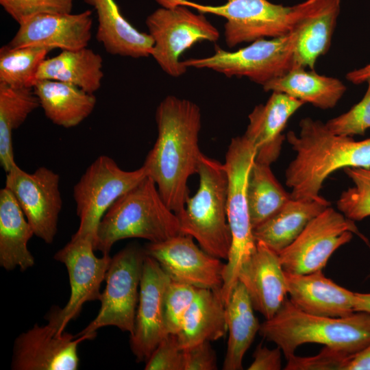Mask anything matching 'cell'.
I'll use <instances>...</instances> for the list:
<instances>
[{"label": "cell", "mask_w": 370, "mask_h": 370, "mask_svg": "<svg viewBox=\"0 0 370 370\" xmlns=\"http://www.w3.org/2000/svg\"><path fill=\"white\" fill-rule=\"evenodd\" d=\"M343 170L354 186L341 194L337 208L346 218L361 221L370 216V169L346 167Z\"/></svg>", "instance_id": "obj_34"}, {"label": "cell", "mask_w": 370, "mask_h": 370, "mask_svg": "<svg viewBox=\"0 0 370 370\" xmlns=\"http://www.w3.org/2000/svg\"><path fill=\"white\" fill-rule=\"evenodd\" d=\"M170 282L159 263L146 254L134 328L130 339L132 352L138 362H146L168 334L164 323V299Z\"/></svg>", "instance_id": "obj_17"}, {"label": "cell", "mask_w": 370, "mask_h": 370, "mask_svg": "<svg viewBox=\"0 0 370 370\" xmlns=\"http://www.w3.org/2000/svg\"><path fill=\"white\" fill-rule=\"evenodd\" d=\"M352 233L365 240L354 221L328 206L279 254L284 271L306 274L323 270L332 254L352 240Z\"/></svg>", "instance_id": "obj_13"}, {"label": "cell", "mask_w": 370, "mask_h": 370, "mask_svg": "<svg viewBox=\"0 0 370 370\" xmlns=\"http://www.w3.org/2000/svg\"><path fill=\"white\" fill-rule=\"evenodd\" d=\"M155 119L158 136L143 166L168 207L179 216L189 196L188 180L197 173L202 155L201 110L190 100L169 95L158 106Z\"/></svg>", "instance_id": "obj_1"}, {"label": "cell", "mask_w": 370, "mask_h": 370, "mask_svg": "<svg viewBox=\"0 0 370 370\" xmlns=\"http://www.w3.org/2000/svg\"><path fill=\"white\" fill-rule=\"evenodd\" d=\"M255 158V148L244 134L231 140L223 163L228 180L227 217L232 237L221 287L225 304L241 267L256 247L247 200L248 177Z\"/></svg>", "instance_id": "obj_6"}, {"label": "cell", "mask_w": 370, "mask_h": 370, "mask_svg": "<svg viewBox=\"0 0 370 370\" xmlns=\"http://www.w3.org/2000/svg\"><path fill=\"white\" fill-rule=\"evenodd\" d=\"M145 256L144 248L132 244L112 258L98 314L77 336L97 334V330L105 326H115L130 334L133 332Z\"/></svg>", "instance_id": "obj_11"}, {"label": "cell", "mask_w": 370, "mask_h": 370, "mask_svg": "<svg viewBox=\"0 0 370 370\" xmlns=\"http://www.w3.org/2000/svg\"><path fill=\"white\" fill-rule=\"evenodd\" d=\"M280 347L269 349L259 344L256 348L252 363L248 370H280L282 369V358Z\"/></svg>", "instance_id": "obj_41"}, {"label": "cell", "mask_w": 370, "mask_h": 370, "mask_svg": "<svg viewBox=\"0 0 370 370\" xmlns=\"http://www.w3.org/2000/svg\"><path fill=\"white\" fill-rule=\"evenodd\" d=\"M146 370H183V352L176 334H168L146 361Z\"/></svg>", "instance_id": "obj_39"}, {"label": "cell", "mask_w": 370, "mask_h": 370, "mask_svg": "<svg viewBox=\"0 0 370 370\" xmlns=\"http://www.w3.org/2000/svg\"><path fill=\"white\" fill-rule=\"evenodd\" d=\"M145 23L154 42L151 56L173 77L186 72L180 60L186 49L204 40L216 42L220 37L219 30L204 14H195L182 5L161 7L150 14Z\"/></svg>", "instance_id": "obj_10"}, {"label": "cell", "mask_w": 370, "mask_h": 370, "mask_svg": "<svg viewBox=\"0 0 370 370\" xmlns=\"http://www.w3.org/2000/svg\"><path fill=\"white\" fill-rule=\"evenodd\" d=\"M293 32L277 38H262L236 51L216 46L213 55L182 60L188 68L208 69L227 77H247L264 86L295 68Z\"/></svg>", "instance_id": "obj_7"}, {"label": "cell", "mask_w": 370, "mask_h": 370, "mask_svg": "<svg viewBox=\"0 0 370 370\" xmlns=\"http://www.w3.org/2000/svg\"><path fill=\"white\" fill-rule=\"evenodd\" d=\"M343 370H370V344L349 356Z\"/></svg>", "instance_id": "obj_42"}, {"label": "cell", "mask_w": 370, "mask_h": 370, "mask_svg": "<svg viewBox=\"0 0 370 370\" xmlns=\"http://www.w3.org/2000/svg\"><path fill=\"white\" fill-rule=\"evenodd\" d=\"M296 6L295 36V68L314 70L317 59L331 45L341 0H306Z\"/></svg>", "instance_id": "obj_19"}, {"label": "cell", "mask_w": 370, "mask_h": 370, "mask_svg": "<svg viewBox=\"0 0 370 370\" xmlns=\"http://www.w3.org/2000/svg\"><path fill=\"white\" fill-rule=\"evenodd\" d=\"M182 234L177 216L162 199L153 180L146 177L118 198L101 219L94 249L109 252L122 239L140 238L158 243Z\"/></svg>", "instance_id": "obj_4"}, {"label": "cell", "mask_w": 370, "mask_h": 370, "mask_svg": "<svg viewBox=\"0 0 370 370\" xmlns=\"http://www.w3.org/2000/svg\"><path fill=\"white\" fill-rule=\"evenodd\" d=\"M5 187L15 197L34 235L52 243L62 207L60 175L45 166L29 173L15 164L6 173Z\"/></svg>", "instance_id": "obj_14"}, {"label": "cell", "mask_w": 370, "mask_h": 370, "mask_svg": "<svg viewBox=\"0 0 370 370\" xmlns=\"http://www.w3.org/2000/svg\"><path fill=\"white\" fill-rule=\"evenodd\" d=\"M346 78L349 82L354 84L367 82L370 79V64L362 68L349 72L346 75Z\"/></svg>", "instance_id": "obj_43"}, {"label": "cell", "mask_w": 370, "mask_h": 370, "mask_svg": "<svg viewBox=\"0 0 370 370\" xmlns=\"http://www.w3.org/2000/svg\"><path fill=\"white\" fill-rule=\"evenodd\" d=\"M238 281L245 287L255 310L273 317L286 299L288 287L279 254L261 242L243 265Z\"/></svg>", "instance_id": "obj_20"}, {"label": "cell", "mask_w": 370, "mask_h": 370, "mask_svg": "<svg viewBox=\"0 0 370 370\" xmlns=\"http://www.w3.org/2000/svg\"><path fill=\"white\" fill-rule=\"evenodd\" d=\"M264 91L286 94L323 110L333 108L346 91L338 79L297 67L262 86Z\"/></svg>", "instance_id": "obj_29"}, {"label": "cell", "mask_w": 370, "mask_h": 370, "mask_svg": "<svg viewBox=\"0 0 370 370\" xmlns=\"http://www.w3.org/2000/svg\"><path fill=\"white\" fill-rule=\"evenodd\" d=\"M75 0H0L3 10L18 24L39 14L71 13Z\"/></svg>", "instance_id": "obj_37"}, {"label": "cell", "mask_w": 370, "mask_h": 370, "mask_svg": "<svg viewBox=\"0 0 370 370\" xmlns=\"http://www.w3.org/2000/svg\"><path fill=\"white\" fill-rule=\"evenodd\" d=\"M94 241L89 237H71V241L54 255V259L66 268L71 295L63 308H51L46 316L48 325L62 334L67 324L77 318L83 305L99 300L100 287L105 280L112 258L95 255Z\"/></svg>", "instance_id": "obj_12"}, {"label": "cell", "mask_w": 370, "mask_h": 370, "mask_svg": "<svg viewBox=\"0 0 370 370\" xmlns=\"http://www.w3.org/2000/svg\"><path fill=\"white\" fill-rule=\"evenodd\" d=\"M206 341L182 349L183 370H215L218 369L216 354Z\"/></svg>", "instance_id": "obj_40"}, {"label": "cell", "mask_w": 370, "mask_h": 370, "mask_svg": "<svg viewBox=\"0 0 370 370\" xmlns=\"http://www.w3.org/2000/svg\"><path fill=\"white\" fill-rule=\"evenodd\" d=\"M147 177L145 168L125 171L110 157L99 156L73 186L79 225L73 237L95 241L99 223L113 203Z\"/></svg>", "instance_id": "obj_9"}, {"label": "cell", "mask_w": 370, "mask_h": 370, "mask_svg": "<svg viewBox=\"0 0 370 370\" xmlns=\"http://www.w3.org/2000/svg\"><path fill=\"white\" fill-rule=\"evenodd\" d=\"M291 301L300 310L314 315L345 317L355 312V292L339 286L322 270L306 274L285 271Z\"/></svg>", "instance_id": "obj_22"}, {"label": "cell", "mask_w": 370, "mask_h": 370, "mask_svg": "<svg viewBox=\"0 0 370 370\" xmlns=\"http://www.w3.org/2000/svg\"><path fill=\"white\" fill-rule=\"evenodd\" d=\"M352 354L324 346L313 356H298L295 354L287 358L285 370H343Z\"/></svg>", "instance_id": "obj_38"}, {"label": "cell", "mask_w": 370, "mask_h": 370, "mask_svg": "<svg viewBox=\"0 0 370 370\" xmlns=\"http://www.w3.org/2000/svg\"><path fill=\"white\" fill-rule=\"evenodd\" d=\"M304 104L286 94L272 92L265 103L255 106L244 134L255 148V161L271 165L278 158L286 123Z\"/></svg>", "instance_id": "obj_21"}, {"label": "cell", "mask_w": 370, "mask_h": 370, "mask_svg": "<svg viewBox=\"0 0 370 370\" xmlns=\"http://www.w3.org/2000/svg\"><path fill=\"white\" fill-rule=\"evenodd\" d=\"M33 90L46 117L65 128L80 124L92 112L97 103L94 94L61 82L38 79Z\"/></svg>", "instance_id": "obj_27"}, {"label": "cell", "mask_w": 370, "mask_h": 370, "mask_svg": "<svg viewBox=\"0 0 370 370\" xmlns=\"http://www.w3.org/2000/svg\"><path fill=\"white\" fill-rule=\"evenodd\" d=\"M328 206L330 201L321 196L311 200L291 198L275 214L253 229L255 240L279 254Z\"/></svg>", "instance_id": "obj_24"}, {"label": "cell", "mask_w": 370, "mask_h": 370, "mask_svg": "<svg viewBox=\"0 0 370 370\" xmlns=\"http://www.w3.org/2000/svg\"><path fill=\"white\" fill-rule=\"evenodd\" d=\"M92 23V12L89 10L77 14H39L18 24L16 33L8 45L51 50L79 49L88 47Z\"/></svg>", "instance_id": "obj_18"}, {"label": "cell", "mask_w": 370, "mask_h": 370, "mask_svg": "<svg viewBox=\"0 0 370 370\" xmlns=\"http://www.w3.org/2000/svg\"><path fill=\"white\" fill-rule=\"evenodd\" d=\"M97 334L81 336L58 333L49 325L35 324L14 342L12 370H76L79 367V344Z\"/></svg>", "instance_id": "obj_16"}, {"label": "cell", "mask_w": 370, "mask_h": 370, "mask_svg": "<svg viewBox=\"0 0 370 370\" xmlns=\"http://www.w3.org/2000/svg\"><path fill=\"white\" fill-rule=\"evenodd\" d=\"M198 288L171 281L167 286L164 299V323L167 334H176L184 317L193 303Z\"/></svg>", "instance_id": "obj_35"}, {"label": "cell", "mask_w": 370, "mask_h": 370, "mask_svg": "<svg viewBox=\"0 0 370 370\" xmlns=\"http://www.w3.org/2000/svg\"><path fill=\"white\" fill-rule=\"evenodd\" d=\"M51 51L48 48L27 46L0 49V83L16 88H33L41 63Z\"/></svg>", "instance_id": "obj_33"}, {"label": "cell", "mask_w": 370, "mask_h": 370, "mask_svg": "<svg viewBox=\"0 0 370 370\" xmlns=\"http://www.w3.org/2000/svg\"><path fill=\"white\" fill-rule=\"evenodd\" d=\"M291 199V194L278 181L270 165L254 160L247 183V200L253 229L275 214Z\"/></svg>", "instance_id": "obj_32"}, {"label": "cell", "mask_w": 370, "mask_h": 370, "mask_svg": "<svg viewBox=\"0 0 370 370\" xmlns=\"http://www.w3.org/2000/svg\"><path fill=\"white\" fill-rule=\"evenodd\" d=\"M299 131H289L288 143L295 151L285 171L286 184L293 199H314L325 179L346 167L370 169V138L355 140L331 132L325 123L310 117L302 119Z\"/></svg>", "instance_id": "obj_2"}, {"label": "cell", "mask_w": 370, "mask_h": 370, "mask_svg": "<svg viewBox=\"0 0 370 370\" xmlns=\"http://www.w3.org/2000/svg\"><path fill=\"white\" fill-rule=\"evenodd\" d=\"M144 249L171 281L197 288L221 289L225 264L197 245L191 236L180 234L162 242L149 243Z\"/></svg>", "instance_id": "obj_15"}, {"label": "cell", "mask_w": 370, "mask_h": 370, "mask_svg": "<svg viewBox=\"0 0 370 370\" xmlns=\"http://www.w3.org/2000/svg\"><path fill=\"white\" fill-rule=\"evenodd\" d=\"M259 334L280 347L286 359L305 343H318L356 354L370 344V314L355 312L345 317L307 313L287 298L276 314L260 324Z\"/></svg>", "instance_id": "obj_3"}, {"label": "cell", "mask_w": 370, "mask_h": 370, "mask_svg": "<svg viewBox=\"0 0 370 370\" xmlns=\"http://www.w3.org/2000/svg\"><path fill=\"white\" fill-rule=\"evenodd\" d=\"M362 99L347 112L328 120L325 125L333 133L352 137L364 135L370 128V79Z\"/></svg>", "instance_id": "obj_36"}, {"label": "cell", "mask_w": 370, "mask_h": 370, "mask_svg": "<svg viewBox=\"0 0 370 370\" xmlns=\"http://www.w3.org/2000/svg\"><path fill=\"white\" fill-rule=\"evenodd\" d=\"M199 188L177 216L182 234L191 236L209 254L228 258L232 237L227 217V175L224 164L202 153Z\"/></svg>", "instance_id": "obj_5"}, {"label": "cell", "mask_w": 370, "mask_h": 370, "mask_svg": "<svg viewBox=\"0 0 370 370\" xmlns=\"http://www.w3.org/2000/svg\"><path fill=\"white\" fill-rule=\"evenodd\" d=\"M355 312H364L370 314V293H355Z\"/></svg>", "instance_id": "obj_44"}, {"label": "cell", "mask_w": 370, "mask_h": 370, "mask_svg": "<svg viewBox=\"0 0 370 370\" xmlns=\"http://www.w3.org/2000/svg\"><path fill=\"white\" fill-rule=\"evenodd\" d=\"M227 332L225 304L221 289L198 288L176 334L182 349L217 341Z\"/></svg>", "instance_id": "obj_25"}, {"label": "cell", "mask_w": 370, "mask_h": 370, "mask_svg": "<svg viewBox=\"0 0 370 370\" xmlns=\"http://www.w3.org/2000/svg\"><path fill=\"white\" fill-rule=\"evenodd\" d=\"M95 9L98 19L96 38L107 53L132 58L151 56L153 40L139 32L121 14L114 0H84Z\"/></svg>", "instance_id": "obj_23"}, {"label": "cell", "mask_w": 370, "mask_h": 370, "mask_svg": "<svg viewBox=\"0 0 370 370\" xmlns=\"http://www.w3.org/2000/svg\"><path fill=\"white\" fill-rule=\"evenodd\" d=\"M103 75L102 57L84 47L63 50L54 57L46 58L39 67L37 80L61 82L94 94L100 88Z\"/></svg>", "instance_id": "obj_28"}, {"label": "cell", "mask_w": 370, "mask_h": 370, "mask_svg": "<svg viewBox=\"0 0 370 370\" xmlns=\"http://www.w3.org/2000/svg\"><path fill=\"white\" fill-rule=\"evenodd\" d=\"M34 235L23 212L12 193L0 190V265L6 271L18 267L25 271L35 264L27 248Z\"/></svg>", "instance_id": "obj_26"}, {"label": "cell", "mask_w": 370, "mask_h": 370, "mask_svg": "<svg viewBox=\"0 0 370 370\" xmlns=\"http://www.w3.org/2000/svg\"><path fill=\"white\" fill-rule=\"evenodd\" d=\"M175 5L225 18L224 37L230 48L259 39L286 36L293 32L296 20L295 5L284 6L268 0H227L220 5L169 0V6Z\"/></svg>", "instance_id": "obj_8"}, {"label": "cell", "mask_w": 370, "mask_h": 370, "mask_svg": "<svg viewBox=\"0 0 370 370\" xmlns=\"http://www.w3.org/2000/svg\"><path fill=\"white\" fill-rule=\"evenodd\" d=\"M40 106L31 88H16L0 83V163L8 172L16 164L12 133Z\"/></svg>", "instance_id": "obj_31"}, {"label": "cell", "mask_w": 370, "mask_h": 370, "mask_svg": "<svg viewBox=\"0 0 370 370\" xmlns=\"http://www.w3.org/2000/svg\"><path fill=\"white\" fill-rule=\"evenodd\" d=\"M229 338L223 370L243 369L245 354L259 332L260 323L245 286L238 281L225 304Z\"/></svg>", "instance_id": "obj_30"}]
</instances>
